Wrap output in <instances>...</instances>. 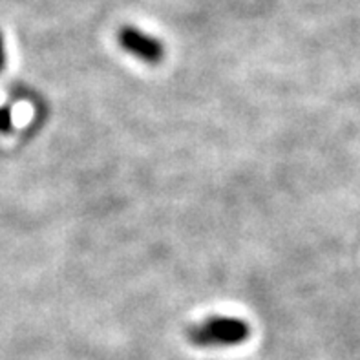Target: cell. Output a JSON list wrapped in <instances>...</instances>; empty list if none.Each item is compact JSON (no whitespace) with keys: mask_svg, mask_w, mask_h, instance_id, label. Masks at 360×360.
<instances>
[{"mask_svg":"<svg viewBox=\"0 0 360 360\" xmlns=\"http://www.w3.org/2000/svg\"><path fill=\"white\" fill-rule=\"evenodd\" d=\"M251 337V326L243 319L212 315L187 329V340L196 347H231Z\"/></svg>","mask_w":360,"mask_h":360,"instance_id":"obj_1","label":"cell"},{"mask_svg":"<svg viewBox=\"0 0 360 360\" xmlns=\"http://www.w3.org/2000/svg\"><path fill=\"white\" fill-rule=\"evenodd\" d=\"M117 42L127 53L146 64H158L165 57V46L160 39L137 30L136 26H123L117 32Z\"/></svg>","mask_w":360,"mask_h":360,"instance_id":"obj_2","label":"cell"},{"mask_svg":"<svg viewBox=\"0 0 360 360\" xmlns=\"http://www.w3.org/2000/svg\"><path fill=\"white\" fill-rule=\"evenodd\" d=\"M13 132V117L9 108L2 106L0 108V134H9Z\"/></svg>","mask_w":360,"mask_h":360,"instance_id":"obj_3","label":"cell"},{"mask_svg":"<svg viewBox=\"0 0 360 360\" xmlns=\"http://www.w3.org/2000/svg\"><path fill=\"white\" fill-rule=\"evenodd\" d=\"M6 63H8V55H6V41H4V33L0 32V73L4 72Z\"/></svg>","mask_w":360,"mask_h":360,"instance_id":"obj_4","label":"cell"}]
</instances>
